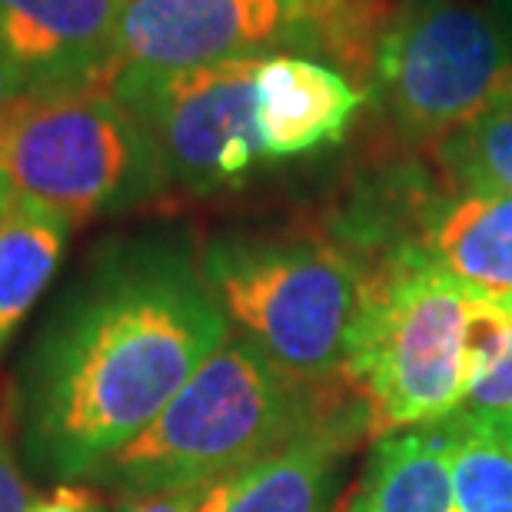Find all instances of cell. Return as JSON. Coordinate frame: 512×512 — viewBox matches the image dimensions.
<instances>
[{"label":"cell","instance_id":"obj_1","mask_svg":"<svg viewBox=\"0 0 512 512\" xmlns=\"http://www.w3.org/2000/svg\"><path fill=\"white\" fill-rule=\"evenodd\" d=\"M227 336V313L183 253H110L50 320L20 380L34 463L54 476L94 473L167 409Z\"/></svg>","mask_w":512,"mask_h":512},{"label":"cell","instance_id":"obj_2","mask_svg":"<svg viewBox=\"0 0 512 512\" xmlns=\"http://www.w3.org/2000/svg\"><path fill=\"white\" fill-rule=\"evenodd\" d=\"M512 320V293L449 273L413 243L370 266V296L346 353L343 383L370 433L446 423Z\"/></svg>","mask_w":512,"mask_h":512},{"label":"cell","instance_id":"obj_3","mask_svg":"<svg viewBox=\"0 0 512 512\" xmlns=\"http://www.w3.org/2000/svg\"><path fill=\"white\" fill-rule=\"evenodd\" d=\"M346 393V386L316 389L293 380L247 336H227L167 409L94 473L127 496L203 489L360 406Z\"/></svg>","mask_w":512,"mask_h":512},{"label":"cell","instance_id":"obj_4","mask_svg":"<svg viewBox=\"0 0 512 512\" xmlns=\"http://www.w3.org/2000/svg\"><path fill=\"white\" fill-rule=\"evenodd\" d=\"M240 336L293 380L343 383L356 323L370 296V266L320 237H220L200 263Z\"/></svg>","mask_w":512,"mask_h":512},{"label":"cell","instance_id":"obj_5","mask_svg":"<svg viewBox=\"0 0 512 512\" xmlns=\"http://www.w3.org/2000/svg\"><path fill=\"white\" fill-rule=\"evenodd\" d=\"M0 183L87 223L167 190L157 150L110 87L20 97L0 127Z\"/></svg>","mask_w":512,"mask_h":512},{"label":"cell","instance_id":"obj_6","mask_svg":"<svg viewBox=\"0 0 512 512\" xmlns=\"http://www.w3.org/2000/svg\"><path fill=\"white\" fill-rule=\"evenodd\" d=\"M370 84L409 137L443 143L512 94V17L483 0H403L376 37Z\"/></svg>","mask_w":512,"mask_h":512},{"label":"cell","instance_id":"obj_7","mask_svg":"<svg viewBox=\"0 0 512 512\" xmlns=\"http://www.w3.org/2000/svg\"><path fill=\"white\" fill-rule=\"evenodd\" d=\"M373 24L366 0H124L117 60L120 67L187 70L316 50L363 70L380 37Z\"/></svg>","mask_w":512,"mask_h":512},{"label":"cell","instance_id":"obj_8","mask_svg":"<svg viewBox=\"0 0 512 512\" xmlns=\"http://www.w3.org/2000/svg\"><path fill=\"white\" fill-rule=\"evenodd\" d=\"M260 60H223L187 70H117L110 94L147 133L167 183L207 197L237 187L263 160L256 133Z\"/></svg>","mask_w":512,"mask_h":512},{"label":"cell","instance_id":"obj_9","mask_svg":"<svg viewBox=\"0 0 512 512\" xmlns=\"http://www.w3.org/2000/svg\"><path fill=\"white\" fill-rule=\"evenodd\" d=\"M124 0H0V50L20 94L110 87Z\"/></svg>","mask_w":512,"mask_h":512},{"label":"cell","instance_id":"obj_10","mask_svg":"<svg viewBox=\"0 0 512 512\" xmlns=\"http://www.w3.org/2000/svg\"><path fill=\"white\" fill-rule=\"evenodd\" d=\"M360 433H370V423L363 406H353L276 453L203 486L197 512H330L336 466Z\"/></svg>","mask_w":512,"mask_h":512},{"label":"cell","instance_id":"obj_11","mask_svg":"<svg viewBox=\"0 0 512 512\" xmlns=\"http://www.w3.org/2000/svg\"><path fill=\"white\" fill-rule=\"evenodd\" d=\"M366 94L340 67L306 54H273L256 70V133L263 160H290L340 143Z\"/></svg>","mask_w":512,"mask_h":512},{"label":"cell","instance_id":"obj_12","mask_svg":"<svg viewBox=\"0 0 512 512\" xmlns=\"http://www.w3.org/2000/svg\"><path fill=\"white\" fill-rule=\"evenodd\" d=\"M413 247L469 283L512 293V193L456 187L426 200Z\"/></svg>","mask_w":512,"mask_h":512},{"label":"cell","instance_id":"obj_13","mask_svg":"<svg viewBox=\"0 0 512 512\" xmlns=\"http://www.w3.org/2000/svg\"><path fill=\"white\" fill-rule=\"evenodd\" d=\"M346 512H456L443 429L383 436Z\"/></svg>","mask_w":512,"mask_h":512},{"label":"cell","instance_id":"obj_14","mask_svg":"<svg viewBox=\"0 0 512 512\" xmlns=\"http://www.w3.org/2000/svg\"><path fill=\"white\" fill-rule=\"evenodd\" d=\"M70 230L74 223L64 213L10 197L0 217V350L54 280Z\"/></svg>","mask_w":512,"mask_h":512},{"label":"cell","instance_id":"obj_15","mask_svg":"<svg viewBox=\"0 0 512 512\" xmlns=\"http://www.w3.org/2000/svg\"><path fill=\"white\" fill-rule=\"evenodd\" d=\"M436 160L459 190L512 193V94L436 143Z\"/></svg>","mask_w":512,"mask_h":512},{"label":"cell","instance_id":"obj_16","mask_svg":"<svg viewBox=\"0 0 512 512\" xmlns=\"http://www.w3.org/2000/svg\"><path fill=\"white\" fill-rule=\"evenodd\" d=\"M449 449L456 512H512V453L469 433L456 419L439 423Z\"/></svg>","mask_w":512,"mask_h":512},{"label":"cell","instance_id":"obj_17","mask_svg":"<svg viewBox=\"0 0 512 512\" xmlns=\"http://www.w3.org/2000/svg\"><path fill=\"white\" fill-rule=\"evenodd\" d=\"M503 409H512V320L493 343V353L476 373L459 413H503Z\"/></svg>","mask_w":512,"mask_h":512},{"label":"cell","instance_id":"obj_18","mask_svg":"<svg viewBox=\"0 0 512 512\" xmlns=\"http://www.w3.org/2000/svg\"><path fill=\"white\" fill-rule=\"evenodd\" d=\"M200 493H203V489H197V486L130 493L124 499V506H120V512H197Z\"/></svg>","mask_w":512,"mask_h":512},{"label":"cell","instance_id":"obj_19","mask_svg":"<svg viewBox=\"0 0 512 512\" xmlns=\"http://www.w3.org/2000/svg\"><path fill=\"white\" fill-rule=\"evenodd\" d=\"M27 509H30V489L14 463L4 429H0V512H27Z\"/></svg>","mask_w":512,"mask_h":512},{"label":"cell","instance_id":"obj_20","mask_svg":"<svg viewBox=\"0 0 512 512\" xmlns=\"http://www.w3.org/2000/svg\"><path fill=\"white\" fill-rule=\"evenodd\" d=\"M27 512H107V506L87 486H57L50 496L30 503Z\"/></svg>","mask_w":512,"mask_h":512},{"label":"cell","instance_id":"obj_21","mask_svg":"<svg viewBox=\"0 0 512 512\" xmlns=\"http://www.w3.org/2000/svg\"><path fill=\"white\" fill-rule=\"evenodd\" d=\"M449 419H456L469 433L483 436L489 443L503 446L506 453H512V409H503V413H456Z\"/></svg>","mask_w":512,"mask_h":512},{"label":"cell","instance_id":"obj_22","mask_svg":"<svg viewBox=\"0 0 512 512\" xmlns=\"http://www.w3.org/2000/svg\"><path fill=\"white\" fill-rule=\"evenodd\" d=\"M24 97L20 94V84L14 77V70H10L4 50H0V127H4V120L10 117V110L17 107V100Z\"/></svg>","mask_w":512,"mask_h":512},{"label":"cell","instance_id":"obj_23","mask_svg":"<svg viewBox=\"0 0 512 512\" xmlns=\"http://www.w3.org/2000/svg\"><path fill=\"white\" fill-rule=\"evenodd\" d=\"M7 203H10V193L4 190V183H0V217H4V210H7Z\"/></svg>","mask_w":512,"mask_h":512},{"label":"cell","instance_id":"obj_24","mask_svg":"<svg viewBox=\"0 0 512 512\" xmlns=\"http://www.w3.org/2000/svg\"><path fill=\"white\" fill-rule=\"evenodd\" d=\"M496 4H499V7H503V10H506V14L512 17V0H496Z\"/></svg>","mask_w":512,"mask_h":512}]
</instances>
